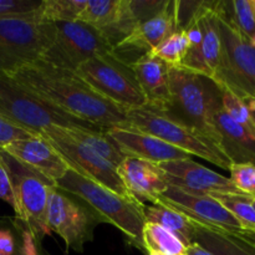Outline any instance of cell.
I'll return each instance as SVG.
<instances>
[{
  "mask_svg": "<svg viewBox=\"0 0 255 255\" xmlns=\"http://www.w3.org/2000/svg\"><path fill=\"white\" fill-rule=\"evenodd\" d=\"M11 77L67 114L104 131L131 127L127 110L97 94L76 71L37 60Z\"/></svg>",
  "mask_w": 255,
  "mask_h": 255,
  "instance_id": "1",
  "label": "cell"
},
{
  "mask_svg": "<svg viewBox=\"0 0 255 255\" xmlns=\"http://www.w3.org/2000/svg\"><path fill=\"white\" fill-rule=\"evenodd\" d=\"M168 79L169 102L162 114L199 132L219 147L213 116L222 106L221 87L211 77L183 67H171Z\"/></svg>",
  "mask_w": 255,
  "mask_h": 255,
  "instance_id": "2",
  "label": "cell"
},
{
  "mask_svg": "<svg viewBox=\"0 0 255 255\" xmlns=\"http://www.w3.org/2000/svg\"><path fill=\"white\" fill-rule=\"evenodd\" d=\"M56 187L81 199L104 219L105 223L115 226L132 244L143 249L142 232L146 224L143 203L132 197L120 196L72 169H69L56 182Z\"/></svg>",
  "mask_w": 255,
  "mask_h": 255,
  "instance_id": "3",
  "label": "cell"
},
{
  "mask_svg": "<svg viewBox=\"0 0 255 255\" xmlns=\"http://www.w3.org/2000/svg\"><path fill=\"white\" fill-rule=\"evenodd\" d=\"M0 117L31 134H40L52 126L104 131L67 114L7 75H0Z\"/></svg>",
  "mask_w": 255,
  "mask_h": 255,
  "instance_id": "4",
  "label": "cell"
},
{
  "mask_svg": "<svg viewBox=\"0 0 255 255\" xmlns=\"http://www.w3.org/2000/svg\"><path fill=\"white\" fill-rule=\"evenodd\" d=\"M221 57L213 81L242 100H255V46L239 31L217 1Z\"/></svg>",
  "mask_w": 255,
  "mask_h": 255,
  "instance_id": "5",
  "label": "cell"
},
{
  "mask_svg": "<svg viewBox=\"0 0 255 255\" xmlns=\"http://www.w3.org/2000/svg\"><path fill=\"white\" fill-rule=\"evenodd\" d=\"M54 36V24L39 21L35 14L0 17V75L12 76L41 59Z\"/></svg>",
  "mask_w": 255,
  "mask_h": 255,
  "instance_id": "6",
  "label": "cell"
},
{
  "mask_svg": "<svg viewBox=\"0 0 255 255\" xmlns=\"http://www.w3.org/2000/svg\"><path fill=\"white\" fill-rule=\"evenodd\" d=\"M127 119L133 128L152 134L191 156L201 157L229 171L232 163L214 142L181 122L169 119L162 112L149 107L131 109L127 110Z\"/></svg>",
  "mask_w": 255,
  "mask_h": 255,
  "instance_id": "7",
  "label": "cell"
},
{
  "mask_svg": "<svg viewBox=\"0 0 255 255\" xmlns=\"http://www.w3.org/2000/svg\"><path fill=\"white\" fill-rule=\"evenodd\" d=\"M76 74L97 94L124 109L147 106V99L131 65L116 52L91 57L77 67Z\"/></svg>",
  "mask_w": 255,
  "mask_h": 255,
  "instance_id": "8",
  "label": "cell"
},
{
  "mask_svg": "<svg viewBox=\"0 0 255 255\" xmlns=\"http://www.w3.org/2000/svg\"><path fill=\"white\" fill-rule=\"evenodd\" d=\"M0 161L9 173L14 189L16 218L40 242L50 234L46 223V209L50 191L52 187H56V183L27 168L1 148Z\"/></svg>",
  "mask_w": 255,
  "mask_h": 255,
  "instance_id": "9",
  "label": "cell"
},
{
  "mask_svg": "<svg viewBox=\"0 0 255 255\" xmlns=\"http://www.w3.org/2000/svg\"><path fill=\"white\" fill-rule=\"evenodd\" d=\"M55 36L51 46L40 60L57 67L76 71L77 67L91 57L116 52L114 45L104 34L85 22H52Z\"/></svg>",
  "mask_w": 255,
  "mask_h": 255,
  "instance_id": "10",
  "label": "cell"
},
{
  "mask_svg": "<svg viewBox=\"0 0 255 255\" xmlns=\"http://www.w3.org/2000/svg\"><path fill=\"white\" fill-rule=\"evenodd\" d=\"M46 223L50 233L64 239L69 249L82 253L85 244L94 239V229L104 219L86 203L57 187L50 191L46 209Z\"/></svg>",
  "mask_w": 255,
  "mask_h": 255,
  "instance_id": "11",
  "label": "cell"
},
{
  "mask_svg": "<svg viewBox=\"0 0 255 255\" xmlns=\"http://www.w3.org/2000/svg\"><path fill=\"white\" fill-rule=\"evenodd\" d=\"M49 141V143L56 149L57 153L62 157L70 169L77 172L85 178H89L106 188L111 189L115 193L124 197H131L125 188L117 168L110 162L102 158L100 154L92 151L90 147L77 139L72 138L66 133L62 127H49L40 133Z\"/></svg>",
  "mask_w": 255,
  "mask_h": 255,
  "instance_id": "12",
  "label": "cell"
},
{
  "mask_svg": "<svg viewBox=\"0 0 255 255\" xmlns=\"http://www.w3.org/2000/svg\"><path fill=\"white\" fill-rule=\"evenodd\" d=\"M217 1H201L183 27L191 47L179 67L213 79L221 57V36L218 30Z\"/></svg>",
  "mask_w": 255,
  "mask_h": 255,
  "instance_id": "13",
  "label": "cell"
},
{
  "mask_svg": "<svg viewBox=\"0 0 255 255\" xmlns=\"http://www.w3.org/2000/svg\"><path fill=\"white\" fill-rule=\"evenodd\" d=\"M157 203L181 212L196 223L228 233H241L239 222L211 196H194L176 187L168 188L157 198Z\"/></svg>",
  "mask_w": 255,
  "mask_h": 255,
  "instance_id": "14",
  "label": "cell"
},
{
  "mask_svg": "<svg viewBox=\"0 0 255 255\" xmlns=\"http://www.w3.org/2000/svg\"><path fill=\"white\" fill-rule=\"evenodd\" d=\"M168 186L194 196H211L214 193H241L228 177H224L193 159H177L159 163ZM244 194V193H243Z\"/></svg>",
  "mask_w": 255,
  "mask_h": 255,
  "instance_id": "15",
  "label": "cell"
},
{
  "mask_svg": "<svg viewBox=\"0 0 255 255\" xmlns=\"http://www.w3.org/2000/svg\"><path fill=\"white\" fill-rule=\"evenodd\" d=\"M106 133L117 144L120 151L126 157L146 159L152 163H163V162L177 161V159H189L192 156L177 147L171 146L167 142L138 131L133 127L126 128L107 129Z\"/></svg>",
  "mask_w": 255,
  "mask_h": 255,
  "instance_id": "16",
  "label": "cell"
},
{
  "mask_svg": "<svg viewBox=\"0 0 255 255\" xmlns=\"http://www.w3.org/2000/svg\"><path fill=\"white\" fill-rule=\"evenodd\" d=\"M1 149L27 168L55 183L70 169L56 149L40 134L15 141Z\"/></svg>",
  "mask_w": 255,
  "mask_h": 255,
  "instance_id": "17",
  "label": "cell"
},
{
  "mask_svg": "<svg viewBox=\"0 0 255 255\" xmlns=\"http://www.w3.org/2000/svg\"><path fill=\"white\" fill-rule=\"evenodd\" d=\"M117 173L129 196L143 204H157V198L168 188L166 176L158 164L146 159L126 157L117 167Z\"/></svg>",
  "mask_w": 255,
  "mask_h": 255,
  "instance_id": "18",
  "label": "cell"
},
{
  "mask_svg": "<svg viewBox=\"0 0 255 255\" xmlns=\"http://www.w3.org/2000/svg\"><path fill=\"white\" fill-rule=\"evenodd\" d=\"M149 109L163 112L169 102V66L151 52L129 62Z\"/></svg>",
  "mask_w": 255,
  "mask_h": 255,
  "instance_id": "19",
  "label": "cell"
},
{
  "mask_svg": "<svg viewBox=\"0 0 255 255\" xmlns=\"http://www.w3.org/2000/svg\"><path fill=\"white\" fill-rule=\"evenodd\" d=\"M213 122L219 148L229 162L255 164V133L232 120L222 106L214 114Z\"/></svg>",
  "mask_w": 255,
  "mask_h": 255,
  "instance_id": "20",
  "label": "cell"
},
{
  "mask_svg": "<svg viewBox=\"0 0 255 255\" xmlns=\"http://www.w3.org/2000/svg\"><path fill=\"white\" fill-rule=\"evenodd\" d=\"M177 30L179 29L177 22L176 1H167L158 14L134 27L128 36L116 45L115 50L117 51V49L121 47H132L143 51L144 54L151 52Z\"/></svg>",
  "mask_w": 255,
  "mask_h": 255,
  "instance_id": "21",
  "label": "cell"
},
{
  "mask_svg": "<svg viewBox=\"0 0 255 255\" xmlns=\"http://www.w3.org/2000/svg\"><path fill=\"white\" fill-rule=\"evenodd\" d=\"M196 224L194 243H198L213 255H255V246L239 234Z\"/></svg>",
  "mask_w": 255,
  "mask_h": 255,
  "instance_id": "22",
  "label": "cell"
},
{
  "mask_svg": "<svg viewBox=\"0 0 255 255\" xmlns=\"http://www.w3.org/2000/svg\"><path fill=\"white\" fill-rule=\"evenodd\" d=\"M144 219L156 223L176 236L187 247L194 243L197 224L181 212L163 204H144Z\"/></svg>",
  "mask_w": 255,
  "mask_h": 255,
  "instance_id": "23",
  "label": "cell"
},
{
  "mask_svg": "<svg viewBox=\"0 0 255 255\" xmlns=\"http://www.w3.org/2000/svg\"><path fill=\"white\" fill-rule=\"evenodd\" d=\"M122 0H87L77 20L105 32L119 21Z\"/></svg>",
  "mask_w": 255,
  "mask_h": 255,
  "instance_id": "24",
  "label": "cell"
},
{
  "mask_svg": "<svg viewBox=\"0 0 255 255\" xmlns=\"http://www.w3.org/2000/svg\"><path fill=\"white\" fill-rule=\"evenodd\" d=\"M65 131L72 138L77 139L85 146L90 147L92 151L100 154L102 158L106 159L116 168L126 158V156L120 151L117 144L112 141L111 137L106 133V131H94V129L86 128H65Z\"/></svg>",
  "mask_w": 255,
  "mask_h": 255,
  "instance_id": "25",
  "label": "cell"
},
{
  "mask_svg": "<svg viewBox=\"0 0 255 255\" xmlns=\"http://www.w3.org/2000/svg\"><path fill=\"white\" fill-rule=\"evenodd\" d=\"M142 244L147 253L154 252L163 255L186 254V246L176 236L156 223L146 222L142 232Z\"/></svg>",
  "mask_w": 255,
  "mask_h": 255,
  "instance_id": "26",
  "label": "cell"
},
{
  "mask_svg": "<svg viewBox=\"0 0 255 255\" xmlns=\"http://www.w3.org/2000/svg\"><path fill=\"white\" fill-rule=\"evenodd\" d=\"M219 202L243 228V232H255V209L252 203L253 197L243 193L211 194Z\"/></svg>",
  "mask_w": 255,
  "mask_h": 255,
  "instance_id": "27",
  "label": "cell"
},
{
  "mask_svg": "<svg viewBox=\"0 0 255 255\" xmlns=\"http://www.w3.org/2000/svg\"><path fill=\"white\" fill-rule=\"evenodd\" d=\"M87 0H41L35 11L36 20L42 22L75 21Z\"/></svg>",
  "mask_w": 255,
  "mask_h": 255,
  "instance_id": "28",
  "label": "cell"
},
{
  "mask_svg": "<svg viewBox=\"0 0 255 255\" xmlns=\"http://www.w3.org/2000/svg\"><path fill=\"white\" fill-rule=\"evenodd\" d=\"M191 47L188 34L184 29H179L169 35L151 54L161 59L171 67H179Z\"/></svg>",
  "mask_w": 255,
  "mask_h": 255,
  "instance_id": "29",
  "label": "cell"
},
{
  "mask_svg": "<svg viewBox=\"0 0 255 255\" xmlns=\"http://www.w3.org/2000/svg\"><path fill=\"white\" fill-rule=\"evenodd\" d=\"M221 96L222 109L224 110V112L232 120H234L237 124L242 125L247 129L255 133V124L253 119H252V115L249 112L246 101L237 96V95H234L233 92L229 91L226 87H221Z\"/></svg>",
  "mask_w": 255,
  "mask_h": 255,
  "instance_id": "30",
  "label": "cell"
},
{
  "mask_svg": "<svg viewBox=\"0 0 255 255\" xmlns=\"http://www.w3.org/2000/svg\"><path fill=\"white\" fill-rule=\"evenodd\" d=\"M231 181L241 193L255 197V164L233 163L229 167Z\"/></svg>",
  "mask_w": 255,
  "mask_h": 255,
  "instance_id": "31",
  "label": "cell"
},
{
  "mask_svg": "<svg viewBox=\"0 0 255 255\" xmlns=\"http://www.w3.org/2000/svg\"><path fill=\"white\" fill-rule=\"evenodd\" d=\"M166 4L167 0H127V9L136 26H138L158 14Z\"/></svg>",
  "mask_w": 255,
  "mask_h": 255,
  "instance_id": "32",
  "label": "cell"
},
{
  "mask_svg": "<svg viewBox=\"0 0 255 255\" xmlns=\"http://www.w3.org/2000/svg\"><path fill=\"white\" fill-rule=\"evenodd\" d=\"M41 0H0V17L31 16Z\"/></svg>",
  "mask_w": 255,
  "mask_h": 255,
  "instance_id": "33",
  "label": "cell"
},
{
  "mask_svg": "<svg viewBox=\"0 0 255 255\" xmlns=\"http://www.w3.org/2000/svg\"><path fill=\"white\" fill-rule=\"evenodd\" d=\"M32 136H36V134L29 133L25 129L20 128V127L12 125L11 122L0 117V148L9 146L15 141L29 138Z\"/></svg>",
  "mask_w": 255,
  "mask_h": 255,
  "instance_id": "34",
  "label": "cell"
},
{
  "mask_svg": "<svg viewBox=\"0 0 255 255\" xmlns=\"http://www.w3.org/2000/svg\"><path fill=\"white\" fill-rule=\"evenodd\" d=\"M0 199L9 204L14 212H16V201H15L11 181L1 161H0Z\"/></svg>",
  "mask_w": 255,
  "mask_h": 255,
  "instance_id": "35",
  "label": "cell"
},
{
  "mask_svg": "<svg viewBox=\"0 0 255 255\" xmlns=\"http://www.w3.org/2000/svg\"><path fill=\"white\" fill-rule=\"evenodd\" d=\"M22 238V247L20 254L21 255H44L42 252L40 251L39 241L27 231L26 228L22 231L21 233Z\"/></svg>",
  "mask_w": 255,
  "mask_h": 255,
  "instance_id": "36",
  "label": "cell"
},
{
  "mask_svg": "<svg viewBox=\"0 0 255 255\" xmlns=\"http://www.w3.org/2000/svg\"><path fill=\"white\" fill-rule=\"evenodd\" d=\"M0 253L2 255H16V246L12 234L6 229H0Z\"/></svg>",
  "mask_w": 255,
  "mask_h": 255,
  "instance_id": "37",
  "label": "cell"
},
{
  "mask_svg": "<svg viewBox=\"0 0 255 255\" xmlns=\"http://www.w3.org/2000/svg\"><path fill=\"white\" fill-rule=\"evenodd\" d=\"M186 255H213V254H212L211 252L207 251L206 248H203L202 246H199L198 243H193L189 247H187Z\"/></svg>",
  "mask_w": 255,
  "mask_h": 255,
  "instance_id": "38",
  "label": "cell"
},
{
  "mask_svg": "<svg viewBox=\"0 0 255 255\" xmlns=\"http://www.w3.org/2000/svg\"><path fill=\"white\" fill-rule=\"evenodd\" d=\"M244 238L246 241H248L249 243H252L253 246H255V232H241V233H237Z\"/></svg>",
  "mask_w": 255,
  "mask_h": 255,
  "instance_id": "39",
  "label": "cell"
},
{
  "mask_svg": "<svg viewBox=\"0 0 255 255\" xmlns=\"http://www.w3.org/2000/svg\"><path fill=\"white\" fill-rule=\"evenodd\" d=\"M244 101H246L247 106H248L249 112H251L252 115V119H253L255 124V100H244Z\"/></svg>",
  "mask_w": 255,
  "mask_h": 255,
  "instance_id": "40",
  "label": "cell"
},
{
  "mask_svg": "<svg viewBox=\"0 0 255 255\" xmlns=\"http://www.w3.org/2000/svg\"><path fill=\"white\" fill-rule=\"evenodd\" d=\"M249 1H251V6H252V10H253V14L255 17V0H249Z\"/></svg>",
  "mask_w": 255,
  "mask_h": 255,
  "instance_id": "41",
  "label": "cell"
},
{
  "mask_svg": "<svg viewBox=\"0 0 255 255\" xmlns=\"http://www.w3.org/2000/svg\"><path fill=\"white\" fill-rule=\"evenodd\" d=\"M148 255H163V254H159V253H154V252H149ZM182 255H186V254H182Z\"/></svg>",
  "mask_w": 255,
  "mask_h": 255,
  "instance_id": "42",
  "label": "cell"
},
{
  "mask_svg": "<svg viewBox=\"0 0 255 255\" xmlns=\"http://www.w3.org/2000/svg\"><path fill=\"white\" fill-rule=\"evenodd\" d=\"M252 203H253V207H254V209H255V197H253V198H252Z\"/></svg>",
  "mask_w": 255,
  "mask_h": 255,
  "instance_id": "43",
  "label": "cell"
},
{
  "mask_svg": "<svg viewBox=\"0 0 255 255\" xmlns=\"http://www.w3.org/2000/svg\"><path fill=\"white\" fill-rule=\"evenodd\" d=\"M0 255H2V254H1V253H0ZM16 255H21V254H20V253H19V254H16Z\"/></svg>",
  "mask_w": 255,
  "mask_h": 255,
  "instance_id": "44",
  "label": "cell"
}]
</instances>
